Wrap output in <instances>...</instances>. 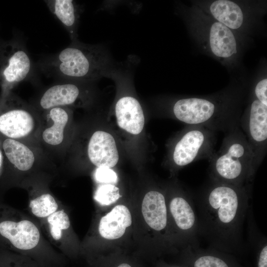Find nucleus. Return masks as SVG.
I'll return each instance as SVG.
<instances>
[{
  "instance_id": "nucleus-21",
  "label": "nucleus",
  "mask_w": 267,
  "mask_h": 267,
  "mask_svg": "<svg viewBox=\"0 0 267 267\" xmlns=\"http://www.w3.org/2000/svg\"><path fill=\"white\" fill-rule=\"evenodd\" d=\"M2 147L8 160L18 170L27 171L33 166L34 154L25 144L17 140L7 138L3 142Z\"/></svg>"
},
{
  "instance_id": "nucleus-13",
  "label": "nucleus",
  "mask_w": 267,
  "mask_h": 267,
  "mask_svg": "<svg viewBox=\"0 0 267 267\" xmlns=\"http://www.w3.org/2000/svg\"><path fill=\"white\" fill-rule=\"evenodd\" d=\"M88 154L90 161L97 168H112L119 160L115 139L111 134L101 131L95 132L91 136Z\"/></svg>"
},
{
  "instance_id": "nucleus-9",
  "label": "nucleus",
  "mask_w": 267,
  "mask_h": 267,
  "mask_svg": "<svg viewBox=\"0 0 267 267\" xmlns=\"http://www.w3.org/2000/svg\"><path fill=\"white\" fill-rule=\"evenodd\" d=\"M4 101L0 107V132L16 140L29 136L36 127L34 108L14 95Z\"/></svg>"
},
{
  "instance_id": "nucleus-25",
  "label": "nucleus",
  "mask_w": 267,
  "mask_h": 267,
  "mask_svg": "<svg viewBox=\"0 0 267 267\" xmlns=\"http://www.w3.org/2000/svg\"><path fill=\"white\" fill-rule=\"evenodd\" d=\"M255 247L256 253V267H267V241L265 236L256 235L250 239Z\"/></svg>"
},
{
  "instance_id": "nucleus-16",
  "label": "nucleus",
  "mask_w": 267,
  "mask_h": 267,
  "mask_svg": "<svg viewBox=\"0 0 267 267\" xmlns=\"http://www.w3.org/2000/svg\"><path fill=\"white\" fill-rule=\"evenodd\" d=\"M49 10L67 31L71 42L78 39V29L82 9L72 0H44Z\"/></svg>"
},
{
  "instance_id": "nucleus-15",
  "label": "nucleus",
  "mask_w": 267,
  "mask_h": 267,
  "mask_svg": "<svg viewBox=\"0 0 267 267\" xmlns=\"http://www.w3.org/2000/svg\"><path fill=\"white\" fill-rule=\"evenodd\" d=\"M141 212L145 222L151 229L160 233L167 230L169 220L163 193L156 190L147 192L142 201Z\"/></svg>"
},
{
  "instance_id": "nucleus-29",
  "label": "nucleus",
  "mask_w": 267,
  "mask_h": 267,
  "mask_svg": "<svg viewBox=\"0 0 267 267\" xmlns=\"http://www.w3.org/2000/svg\"><path fill=\"white\" fill-rule=\"evenodd\" d=\"M173 267H186L185 266L181 265L180 266Z\"/></svg>"
},
{
  "instance_id": "nucleus-18",
  "label": "nucleus",
  "mask_w": 267,
  "mask_h": 267,
  "mask_svg": "<svg viewBox=\"0 0 267 267\" xmlns=\"http://www.w3.org/2000/svg\"><path fill=\"white\" fill-rule=\"evenodd\" d=\"M209 43L213 54L221 58H229L237 53V42L232 31L216 21L209 32Z\"/></svg>"
},
{
  "instance_id": "nucleus-27",
  "label": "nucleus",
  "mask_w": 267,
  "mask_h": 267,
  "mask_svg": "<svg viewBox=\"0 0 267 267\" xmlns=\"http://www.w3.org/2000/svg\"><path fill=\"white\" fill-rule=\"evenodd\" d=\"M254 95L260 101L267 105V78H264L257 83L254 90Z\"/></svg>"
},
{
  "instance_id": "nucleus-7",
  "label": "nucleus",
  "mask_w": 267,
  "mask_h": 267,
  "mask_svg": "<svg viewBox=\"0 0 267 267\" xmlns=\"http://www.w3.org/2000/svg\"><path fill=\"white\" fill-rule=\"evenodd\" d=\"M215 133L203 127L188 126L174 145V164L182 168L200 159L209 160L215 152Z\"/></svg>"
},
{
  "instance_id": "nucleus-20",
  "label": "nucleus",
  "mask_w": 267,
  "mask_h": 267,
  "mask_svg": "<svg viewBox=\"0 0 267 267\" xmlns=\"http://www.w3.org/2000/svg\"><path fill=\"white\" fill-rule=\"evenodd\" d=\"M210 11L217 21L229 29L236 30L243 24L244 15L240 7L228 0H217L210 6Z\"/></svg>"
},
{
  "instance_id": "nucleus-12",
  "label": "nucleus",
  "mask_w": 267,
  "mask_h": 267,
  "mask_svg": "<svg viewBox=\"0 0 267 267\" xmlns=\"http://www.w3.org/2000/svg\"><path fill=\"white\" fill-rule=\"evenodd\" d=\"M182 265L186 267H246L235 256L209 247L187 246L182 249Z\"/></svg>"
},
{
  "instance_id": "nucleus-24",
  "label": "nucleus",
  "mask_w": 267,
  "mask_h": 267,
  "mask_svg": "<svg viewBox=\"0 0 267 267\" xmlns=\"http://www.w3.org/2000/svg\"><path fill=\"white\" fill-rule=\"evenodd\" d=\"M121 197L119 189L112 184H104L100 185L95 191L94 198L102 205H109Z\"/></svg>"
},
{
  "instance_id": "nucleus-14",
  "label": "nucleus",
  "mask_w": 267,
  "mask_h": 267,
  "mask_svg": "<svg viewBox=\"0 0 267 267\" xmlns=\"http://www.w3.org/2000/svg\"><path fill=\"white\" fill-rule=\"evenodd\" d=\"M115 112L117 124L121 129L133 134L141 132L144 125V116L136 98L130 95L121 96L116 101Z\"/></svg>"
},
{
  "instance_id": "nucleus-5",
  "label": "nucleus",
  "mask_w": 267,
  "mask_h": 267,
  "mask_svg": "<svg viewBox=\"0 0 267 267\" xmlns=\"http://www.w3.org/2000/svg\"><path fill=\"white\" fill-rule=\"evenodd\" d=\"M35 67L22 40L0 45V85L5 90L35 78Z\"/></svg>"
},
{
  "instance_id": "nucleus-2",
  "label": "nucleus",
  "mask_w": 267,
  "mask_h": 267,
  "mask_svg": "<svg viewBox=\"0 0 267 267\" xmlns=\"http://www.w3.org/2000/svg\"><path fill=\"white\" fill-rule=\"evenodd\" d=\"M115 66L105 46L79 40L57 53L43 57L36 65L47 77L88 83L106 77Z\"/></svg>"
},
{
  "instance_id": "nucleus-23",
  "label": "nucleus",
  "mask_w": 267,
  "mask_h": 267,
  "mask_svg": "<svg viewBox=\"0 0 267 267\" xmlns=\"http://www.w3.org/2000/svg\"><path fill=\"white\" fill-rule=\"evenodd\" d=\"M50 233L55 240L61 239L63 230L67 229L70 225V220L64 210H58L47 217Z\"/></svg>"
},
{
  "instance_id": "nucleus-17",
  "label": "nucleus",
  "mask_w": 267,
  "mask_h": 267,
  "mask_svg": "<svg viewBox=\"0 0 267 267\" xmlns=\"http://www.w3.org/2000/svg\"><path fill=\"white\" fill-rule=\"evenodd\" d=\"M132 222V216L129 209L123 205H117L101 218L98 231L104 238L116 239L124 235Z\"/></svg>"
},
{
  "instance_id": "nucleus-19",
  "label": "nucleus",
  "mask_w": 267,
  "mask_h": 267,
  "mask_svg": "<svg viewBox=\"0 0 267 267\" xmlns=\"http://www.w3.org/2000/svg\"><path fill=\"white\" fill-rule=\"evenodd\" d=\"M51 125L44 129L42 137L47 144L57 146L63 141L64 132L69 119V112L66 107H56L45 111Z\"/></svg>"
},
{
  "instance_id": "nucleus-11",
  "label": "nucleus",
  "mask_w": 267,
  "mask_h": 267,
  "mask_svg": "<svg viewBox=\"0 0 267 267\" xmlns=\"http://www.w3.org/2000/svg\"><path fill=\"white\" fill-rule=\"evenodd\" d=\"M0 238L18 249L27 250L38 245L40 233L30 221L17 222L3 214L0 215Z\"/></svg>"
},
{
  "instance_id": "nucleus-3",
  "label": "nucleus",
  "mask_w": 267,
  "mask_h": 267,
  "mask_svg": "<svg viewBox=\"0 0 267 267\" xmlns=\"http://www.w3.org/2000/svg\"><path fill=\"white\" fill-rule=\"evenodd\" d=\"M209 160L210 179L251 188L257 172L254 155L239 126L225 133L219 150Z\"/></svg>"
},
{
  "instance_id": "nucleus-8",
  "label": "nucleus",
  "mask_w": 267,
  "mask_h": 267,
  "mask_svg": "<svg viewBox=\"0 0 267 267\" xmlns=\"http://www.w3.org/2000/svg\"><path fill=\"white\" fill-rule=\"evenodd\" d=\"M254 96L247 110L240 117L239 127L252 150L254 166L257 171L267 152V105Z\"/></svg>"
},
{
  "instance_id": "nucleus-6",
  "label": "nucleus",
  "mask_w": 267,
  "mask_h": 267,
  "mask_svg": "<svg viewBox=\"0 0 267 267\" xmlns=\"http://www.w3.org/2000/svg\"><path fill=\"white\" fill-rule=\"evenodd\" d=\"M167 206L168 218L175 226L176 237L182 249L190 246L199 247L198 220L195 204L191 193L180 191L173 196Z\"/></svg>"
},
{
  "instance_id": "nucleus-4",
  "label": "nucleus",
  "mask_w": 267,
  "mask_h": 267,
  "mask_svg": "<svg viewBox=\"0 0 267 267\" xmlns=\"http://www.w3.org/2000/svg\"><path fill=\"white\" fill-rule=\"evenodd\" d=\"M231 96L180 98L173 105V113L188 126H201L224 133L239 126L241 114Z\"/></svg>"
},
{
  "instance_id": "nucleus-28",
  "label": "nucleus",
  "mask_w": 267,
  "mask_h": 267,
  "mask_svg": "<svg viewBox=\"0 0 267 267\" xmlns=\"http://www.w3.org/2000/svg\"><path fill=\"white\" fill-rule=\"evenodd\" d=\"M117 267H132V266L127 263H122L118 266Z\"/></svg>"
},
{
  "instance_id": "nucleus-1",
  "label": "nucleus",
  "mask_w": 267,
  "mask_h": 267,
  "mask_svg": "<svg viewBox=\"0 0 267 267\" xmlns=\"http://www.w3.org/2000/svg\"><path fill=\"white\" fill-rule=\"evenodd\" d=\"M251 189L210 179L196 194L199 233L209 247L234 256L247 253L243 226Z\"/></svg>"
},
{
  "instance_id": "nucleus-26",
  "label": "nucleus",
  "mask_w": 267,
  "mask_h": 267,
  "mask_svg": "<svg viewBox=\"0 0 267 267\" xmlns=\"http://www.w3.org/2000/svg\"><path fill=\"white\" fill-rule=\"evenodd\" d=\"M95 178L98 182L106 184L116 183L118 179L116 173L106 167L97 168L95 172Z\"/></svg>"
},
{
  "instance_id": "nucleus-22",
  "label": "nucleus",
  "mask_w": 267,
  "mask_h": 267,
  "mask_svg": "<svg viewBox=\"0 0 267 267\" xmlns=\"http://www.w3.org/2000/svg\"><path fill=\"white\" fill-rule=\"evenodd\" d=\"M58 204L49 193L43 194L32 200L30 208L34 215L38 218H47L57 211Z\"/></svg>"
},
{
  "instance_id": "nucleus-10",
  "label": "nucleus",
  "mask_w": 267,
  "mask_h": 267,
  "mask_svg": "<svg viewBox=\"0 0 267 267\" xmlns=\"http://www.w3.org/2000/svg\"><path fill=\"white\" fill-rule=\"evenodd\" d=\"M44 91L38 98L40 109L47 110L56 107H67L82 103L89 94L88 87L91 83L59 80Z\"/></svg>"
}]
</instances>
